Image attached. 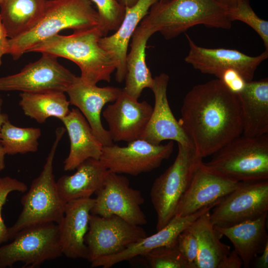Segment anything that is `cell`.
Listing matches in <instances>:
<instances>
[{
  "mask_svg": "<svg viewBox=\"0 0 268 268\" xmlns=\"http://www.w3.org/2000/svg\"><path fill=\"white\" fill-rule=\"evenodd\" d=\"M178 121L197 155H213L243 134L237 94L218 78L194 86L185 95Z\"/></svg>",
  "mask_w": 268,
  "mask_h": 268,
  "instance_id": "obj_1",
  "label": "cell"
},
{
  "mask_svg": "<svg viewBox=\"0 0 268 268\" xmlns=\"http://www.w3.org/2000/svg\"><path fill=\"white\" fill-rule=\"evenodd\" d=\"M105 35L100 25L74 31L69 35L58 34L37 44L28 53L49 54L74 62L80 68V79L86 84L109 82L117 64L99 43L100 38Z\"/></svg>",
  "mask_w": 268,
  "mask_h": 268,
  "instance_id": "obj_2",
  "label": "cell"
},
{
  "mask_svg": "<svg viewBox=\"0 0 268 268\" xmlns=\"http://www.w3.org/2000/svg\"><path fill=\"white\" fill-rule=\"evenodd\" d=\"M198 25L229 29L232 22L227 8L216 0H168L153 4L139 24L152 35L159 32L166 40Z\"/></svg>",
  "mask_w": 268,
  "mask_h": 268,
  "instance_id": "obj_3",
  "label": "cell"
},
{
  "mask_svg": "<svg viewBox=\"0 0 268 268\" xmlns=\"http://www.w3.org/2000/svg\"><path fill=\"white\" fill-rule=\"evenodd\" d=\"M100 25L90 0H47L37 24L28 32L8 40L7 54L14 60L37 44L67 29L74 31Z\"/></svg>",
  "mask_w": 268,
  "mask_h": 268,
  "instance_id": "obj_4",
  "label": "cell"
},
{
  "mask_svg": "<svg viewBox=\"0 0 268 268\" xmlns=\"http://www.w3.org/2000/svg\"><path fill=\"white\" fill-rule=\"evenodd\" d=\"M66 131L63 127L56 129L55 139L43 168L22 197V209L17 220L8 228L9 240H12L16 233L26 228L47 223L58 224L62 220L66 203L57 189L53 163L57 148Z\"/></svg>",
  "mask_w": 268,
  "mask_h": 268,
  "instance_id": "obj_5",
  "label": "cell"
},
{
  "mask_svg": "<svg viewBox=\"0 0 268 268\" xmlns=\"http://www.w3.org/2000/svg\"><path fill=\"white\" fill-rule=\"evenodd\" d=\"M202 166L235 182L268 180V134L243 135L234 138L214 153Z\"/></svg>",
  "mask_w": 268,
  "mask_h": 268,
  "instance_id": "obj_6",
  "label": "cell"
},
{
  "mask_svg": "<svg viewBox=\"0 0 268 268\" xmlns=\"http://www.w3.org/2000/svg\"><path fill=\"white\" fill-rule=\"evenodd\" d=\"M178 146L174 162L155 180L150 190L151 201L157 214V231L174 217L180 201L202 162L194 148Z\"/></svg>",
  "mask_w": 268,
  "mask_h": 268,
  "instance_id": "obj_7",
  "label": "cell"
},
{
  "mask_svg": "<svg viewBox=\"0 0 268 268\" xmlns=\"http://www.w3.org/2000/svg\"><path fill=\"white\" fill-rule=\"evenodd\" d=\"M13 241L0 245V268L21 262L23 267L35 268L46 261L63 255L58 225L47 223L26 228L15 234Z\"/></svg>",
  "mask_w": 268,
  "mask_h": 268,
  "instance_id": "obj_8",
  "label": "cell"
},
{
  "mask_svg": "<svg viewBox=\"0 0 268 268\" xmlns=\"http://www.w3.org/2000/svg\"><path fill=\"white\" fill-rule=\"evenodd\" d=\"M209 218L214 226L230 227L268 212V181L240 182L214 207Z\"/></svg>",
  "mask_w": 268,
  "mask_h": 268,
  "instance_id": "obj_9",
  "label": "cell"
},
{
  "mask_svg": "<svg viewBox=\"0 0 268 268\" xmlns=\"http://www.w3.org/2000/svg\"><path fill=\"white\" fill-rule=\"evenodd\" d=\"M174 142L153 144L139 138L126 146L117 145L103 146L99 158L110 172L137 176L158 168L173 152Z\"/></svg>",
  "mask_w": 268,
  "mask_h": 268,
  "instance_id": "obj_10",
  "label": "cell"
},
{
  "mask_svg": "<svg viewBox=\"0 0 268 268\" xmlns=\"http://www.w3.org/2000/svg\"><path fill=\"white\" fill-rule=\"evenodd\" d=\"M77 76L60 64L57 57L42 54L37 61L29 63L18 73L0 77V91L65 92Z\"/></svg>",
  "mask_w": 268,
  "mask_h": 268,
  "instance_id": "obj_11",
  "label": "cell"
},
{
  "mask_svg": "<svg viewBox=\"0 0 268 268\" xmlns=\"http://www.w3.org/2000/svg\"><path fill=\"white\" fill-rule=\"evenodd\" d=\"M146 236L141 226L132 224L117 215L104 217L90 213L85 236L87 260L91 263L101 257L119 253Z\"/></svg>",
  "mask_w": 268,
  "mask_h": 268,
  "instance_id": "obj_12",
  "label": "cell"
},
{
  "mask_svg": "<svg viewBox=\"0 0 268 268\" xmlns=\"http://www.w3.org/2000/svg\"><path fill=\"white\" fill-rule=\"evenodd\" d=\"M95 194L91 214L104 217L115 215L139 226L147 223L141 208L144 202L142 194L130 186L126 177L109 171L102 186Z\"/></svg>",
  "mask_w": 268,
  "mask_h": 268,
  "instance_id": "obj_13",
  "label": "cell"
},
{
  "mask_svg": "<svg viewBox=\"0 0 268 268\" xmlns=\"http://www.w3.org/2000/svg\"><path fill=\"white\" fill-rule=\"evenodd\" d=\"M186 36L189 51L185 62L201 73L213 75L217 78L224 70L234 69L247 81H251L259 65L268 58V51L257 56H250L235 49L201 47L189 35Z\"/></svg>",
  "mask_w": 268,
  "mask_h": 268,
  "instance_id": "obj_14",
  "label": "cell"
},
{
  "mask_svg": "<svg viewBox=\"0 0 268 268\" xmlns=\"http://www.w3.org/2000/svg\"><path fill=\"white\" fill-rule=\"evenodd\" d=\"M138 100L122 89L114 103L108 105L103 111L113 142L129 143L140 138L153 107L147 101L139 102Z\"/></svg>",
  "mask_w": 268,
  "mask_h": 268,
  "instance_id": "obj_15",
  "label": "cell"
},
{
  "mask_svg": "<svg viewBox=\"0 0 268 268\" xmlns=\"http://www.w3.org/2000/svg\"><path fill=\"white\" fill-rule=\"evenodd\" d=\"M169 77L161 73L154 78L151 90L154 96V106L140 138L153 144L170 140L182 145L193 147V144L174 117L169 104L167 91Z\"/></svg>",
  "mask_w": 268,
  "mask_h": 268,
  "instance_id": "obj_16",
  "label": "cell"
},
{
  "mask_svg": "<svg viewBox=\"0 0 268 268\" xmlns=\"http://www.w3.org/2000/svg\"><path fill=\"white\" fill-rule=\"evenodd\" d=\"M122 90L114 86L100 87L86 84L77 76L66 92L70 104L76 106L81 112L103 146L114 143L109 131L102 124L101 112L107 103L113 102L117 98Z\"/></svg>",
  "mask_w": 268,
  "mask_h": 268,
  "instance_id": "obj_17",
  "label": "cell"
},
{
  "mask_svg": "<svg viewBox=\"0 0 268 268\" xmlns=\"http://www.w3.org/2000/svg\"><path fill=\"white\" fill-rule=\"evenodd\" d=\"M210 211L201 214L187 228L198 244L196 268H240L242 264L240 257L220 241L223 235L211 223Z\"/></svg>",
  "mask_w": 268,
  "mask_h": 268,
  "instance_id": "obj_18",
  "label": "cell"
},
{
  "mask_svg": "<svg viewBox=\"0 0 268 268\" xmlns=\"http://www.w3.org/2000/svg\"><path fill=\"white\" fill-rule=\"evenodd\" d=\"M202 163L180 201L175 216L191 215L206 207L215 205L239 185L240 182L229 180L213 173L205 169Z\"/></svg>",
  "mask_w": 268,
  "mask_h": 268,
  "instance_id": "obj_19",
  "label": "cell"
},
{
  "mask_svg": "<svg viewBox=\"0 0 268 268\" xmlns=\"http://www.w3.org/2000/svg\"><path fill=\"white\" fill-rule=\"evenodd\" d=\"M94 201V199L87 198L75 200L66 204L63 217L58 225L62 252L68 258L87 259L85 236Z\"/></svg>",
  "mask_w": 268,
  "mask_h": 268,
  "instance_id": "obj_20",
  "label": "cell"
},
{
  "mask_svg": "<svg viewBox=\"0 0 268 268\" xmlns=\"http://www.w3.org/2000/svg\"><path fill=\"white\" fill-rule=\"evenodd\" d=\"M213 205L203 208L197 212L185 216H175L164 227L149 236L137 241L123 251L98 258L91 263L92 268L101 267L110 268L119 263L142 256L149 251L164 245L175 242L179 234L187 228L192 222Z\"/></svg>",
  "mask_w": 268,
  "mask_h": 268,
  "instance_id": "obj_21",
  "label": "cell"
},
{
  "mask_svg": "<svg viewBox=\"0 0 268 268\" xmlns=\"http://www.w3.org/2000/svg\"><path fill=\"white\" fill-rule=\"evenodd\" d=\"M61 121L70 140L69 152L64 162V170H73L89 158L99 159L103 146L81 112L72 108Z\"/></svg>",
  "mask_w": 268,
  "mask_h": 268,
  "instance_id": "obj_22",
  "label": "cell"
},
{
  "mask_svg": "<svg viewBox=\"0 0 268 268\" xmlns=\"http://www.w3.org/2000/svg\"><path fill=\"white\" fill-rule=\"evenodd\" d=\"M160 0H137L135 4L126 7L123 20L115 33L99 39L100 45L114 58L117 64L116 80L121 83L126 73V58L132 36L151 6Z\"/></svg>",
  "mask_w": 268,
  "mask_h": 268,
  "instance_id": "obj_23",
  "label": "cell"
},
{
  "mask_svg": "<svg viewBox=\"0 0 268 268\" xmlns=\"http://www.w3.org/2000/svg\"><path fill=\"white\" fill-rule=\"evenodd\" d=\"M243 124V134L257 136L268 134V79L247 81L237 94Z\"/></svg>",
  "mask_w": 268,
  "mask_h": 268,
  "instance_id": "obj_24",
  "label": "cell"
},
{
  "mask_svg": "<svg viewBox=\"0 0 268 268\" xmlns=\"http://www.w3.org/2000/svg\"><path fill=\"white\" fill-rule=\"evenodd\" d=\"M268 212L257 218L228 227L214 226L232 243L244 268L250 267L254 260L268 243L267 232Z\"/></svg>",
  "mask_w": 268,
  "mask_h": 268,
  "instance_id": "obj_25",
  "label": "cell"
},
{
  "mask_svg": "<svg viewBox=\"0 0 268 268\" xmlns=\"http://www.w3.org/2000/svg\"><path fill=\"white\" fill-rule=\"evenodd\" d=\"M72 175H65L57 182L60 196L66 203L90 197L101 187L109 170L99 159L89 158L79 164Z\"/></svg>",
  "mask_w": 268,
  "mask_h": 268,
  "instance_id": "obj_26",
  "label": "cell"
},
{
  "mask_svg": "<svg viewBox=\"0 0 268 268\" xmlns=\"http://www.w3.org/2000/svg\"><path fill=\"white\" fill-rule=\"evenodd\" d=\"M152 35L138 25L132 36L131 50L126 58L125 86L123 89L137 99L144 89H151L154 83V78L145 61L146 44Z\"/></svg>",
  "mask_w": 268,
  "mask_h": 268,
  "instance_id": "obj_27",
  "label": "cell"
},
{
  "mask_svg": "<svg viewBox=\"0 0 268 268\" xmlns=\"http://www.w3.org/2000/svg\"><path fill=\"white\" fill-rule=\"evenodd\" d=\"M47 0H4L0 15L9 39L31 30L40 20Z\"/></svg>",
  "mask_w": 268,
  "mask_h": 268,
  "instance_id": "obj_28",
  "label": "cell"
},
{
  "mask_svg": "<svg viewBox=\"0 0 268 268\" xmlns=\"http://www.w3.org/2000/svg\"><path fill=\"white\" fill-rule=\"evenodd\" d=\"M20 97L19 105L25 115L39 124L53 117L61 120L70 111L69 101L64 92H21Z\"/></svg>",
  "mask_w": 268,
  "mask_h": 268,
  "instance_id": "obj_29",
  "label": "cell"
},
{
  "mask_svg": "<svg viewBox=\"0 0 268 268\" xmlns=\"http://www.w3.org/2000/svg\"><path fill=\"white\" fill-rule=\"evenodd\" d=\"M40 129L20 128L12 125L9 120L2 126L0 142L6 154L15 155L35 152L38 149Z\"/></svg>",
  "mask_w": 268,
  "mask_h": 268,
  "instance_id": "obj_30",
  "label": "cell"
},
{
  "mask_svg": "<svg viewBox=\"0 0 268 268\" xmlns=\"http://www.w3.org/2000/svg\"><path fill=\"white\" fill-rule=\"evenodd\" d=\"M150 268H191L180 252L176 241L159 247L142 256Z\"/></svg>",
  "mask_w": 268,
  "mask_h": 268,
  "instance_id": "obj_31",
  "label": "cell"
},
{
  "mask_svg": "<svg viewBox=\"0 0 268 268\" xmlns=\"http://www.w3.org/2000/svg\"><path fill=\"white\" fill-rule=\"evenodd\" d=\"M227 15L231 22L240 21L251 27L263 40L265 50L268 51V21L257 15L249 0H245L235 6L227 8Z\"/></svg>",
  "mask_w": 268,
  "mask_h": 268,
  "instance_id": "obj_32",
  "label": "cell"
},
{
  "mask_svg": "<svg viewBox=\"0 0 268 268\" xmlns=\"http://www.w3.org/2000/svg\"><path fill=\"white\" fill-rule=\"evenodd\" d=\"M97 9L100 26L105 34L116 31L124 17L126 7L118 0H90Z\"/></svg>",
  "mask_w": 268,
  "mask_h": 268,
  "instance_id": "obj_33",
  "label": "cell"
},
{
  "mask_svg": "<svg viewBox=\"0 0 268 268\" xmlns=\"http://www.w3.org/2000/svg\"><path fill=\"white\" fill-rule=\"evenodd\" d=\"M27 185L15 178L9 176L0 177V245L9 240L8 228L6 227L1 215V211L8 194L14 191L25 192Z\"/></svg>",
  "mask_w": 268,
  "mask_h": 268,
  "instance_id": "obj_34",
  "label": "cell"
},
{
  "mask_svg": "<svg viewBox=\"0 0 268 268\" xmlns=\"http://www.w3.org/2000/svg\"><path fill=\"white\" fill-rule=\"evenodd\" d=\"M177 244L191 268H196L199 248L197 240L194 234L186 228L178 235Z\"/></svg>",
  "mask_w": 268,
  "mask_h": 268,
  "instance_id": "obj_35",
  "label": "cell"
},
{
  "mask_svg": "<svg viewBox=\"0 0 268 268\" xmlns=\"http://www.w3.org/2000/svg\"><path fill=\"white\" fill-rule=\"evenodd\" d=\"M219 79L232 92L238 94L245 87L247 81L241 74L234 69L224 70L220 75Z\"/></svg>",
  "mask_w": 268,
  "mask_h": 268,
  "instance_id": "obj_36",
  "label": "cell"
},
{
  "mask_svg": "<svg viewBox=\"0 0 268 268\" xmlns=\"http://www.w3.org/2000/svg\"><path fill=\"white\" fill-rule=\"evenodd\" d=\"M8 40L7 32L2 22L0 15V66L2 64V58L7 54Z\"/></svg>",
  "mask_w": 268,
  "mask_h": 268,
  "instance_id": "obj_37",
  "label": "cell"
},
{
  "mask_svg": "<svg viewBox=\"0 0 268 268\" xmlns=\"http://www.w3.org/2000/svg\"><path fill=\"white\" fill-rule=\"evenodd\" d=\"M261 255L257 259L256 267L258 268H268V243L265 247Z\"/></svg>",
  "mask_w": 268,
  "mask_h": 268,
  "instance_id": "obj_38",
  "label": "cell"
},
{
  "mask_svg": "<svg viewBox=\"0 0 268 268\" xmlns=\"http://www.w3.org/2000/svg\"><path fill=\"white\" fill-rule=\"evenodd\" d=\"M219 3L226 7L230 8L236 6L245 0H216Z\"/></svg>",
  "mask_w": 268,
  "mask_h": 268,
  "instance_id": "obj_39",
  "label": "cell"
},
{
  "mask_svg": "<svg viewBox=\"0 0 268 268\" xmlns=\"http://www.w3.org/2000/svg\"><path fill=\"white\" fill-rule=\"evenodd\" d=\"M5 155H6V153L0 142V171L3 170L5 167V161H4Z\"/></svg>",
  "mask_w": 268,
  "mask_h": 268,
  "instance_id": "obj_40",
  "label": "cell"
},
{
  "mask_svg": "<svg viewBox=\"0 0 268 268\" xmlns=\"http://www.w3.org/2000/svg\"><path fill=\"white\" fill-rule=\"evenodd\" d=\"M2 104V99L0 95V132L3 124L8 120V117L7 114L2 113L1 112V105Z\"/></svg>",
  "mask_w": 268,
  "mask_h": 268,
  "instance_id": "obj_41",
  "label": "cell"
},
{
  "mask_svg": "<svg viewBox=\"0 0 268 268\" xmlns=\"http://www.w3.org/2000/svg\"><path fill=\"white\" fill-rule=\"evenodd\" d=\"M119 2L125 7H130L136 3L137 0H118Z\"/></svg>",
  "mask_w": 268,
  "mask_h": 268,
  "instance_id": "obj_42",
  "label": "cell"
},
{
  "mask_svg": "<svg viewBox=\"0 0 268 268\" xmlns=\"http://www.w3.org/2000/svg\"><path fill=\"white\" fill-rule=\"evenodd\" d=\"M168 0H160L159 1H167Z\"/></svg>",
  "mask_w": 268,
  "mask_h": 268,
  "instance_id": "obj_43",
  "label": "cell"
},
{
  "mask_svg": "<svg viewBox=\"0 0 268 268\" xmlns=\"http://www.w3.org/2000/svg\"><path fill=\"white\" fill-rule=\"evenodd\" d=\"M4 0H0V3Z\"/></svg>",
  "mask_w": 268,
  "mask_h": 268,
  "instance_id": "obj_44",
  "label": "cell"
}]
</instances>
